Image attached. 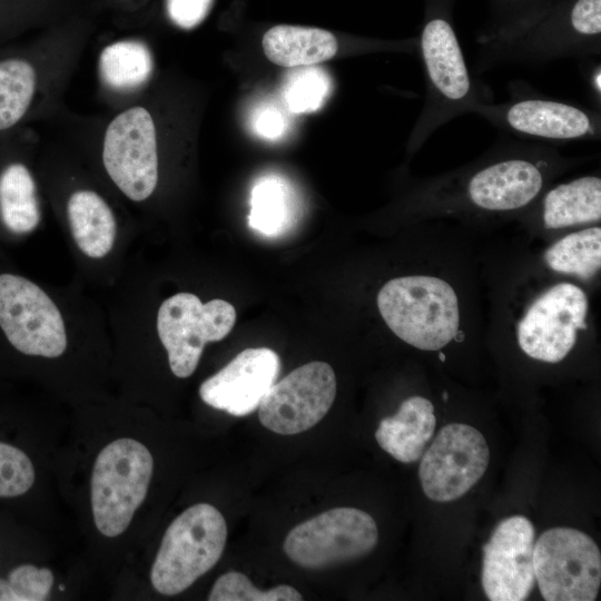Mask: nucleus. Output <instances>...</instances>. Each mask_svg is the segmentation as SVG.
<instances>
[{"mask_svg":"<svg viewBox=\"0 0 601 601\" xmlns=\"http://www.w3.org/2000/svg\"><path fill=\"white\" fill-rule=\"evenodd\" d=\"M377 307L398 338L422 351H439L459 333L457 296L452 286L439 277L393 278L380 289Z\"/></svg>","mask_w":601,"mask_h":601,"instance_id":"nucleus-1","label":"nucleus"},{"mask_svg":"<svg viewBox=\"0 0 601 601\" xmlns=\"http://www.w3.org/2000/svg\"><path fill=\"white\" fill-rule=\"evenodd\" d=\"M227 540L223 514L208 503L189 506L167 528L150 571L157 592L175 595L220 559Z\"/></svg>","mask_w":601,"mask_h":601,"instance_id":"nucleus-2","label":"nucleus"},{"mask_svg":"<svg viewBox=\"0 0 601 601\" xmlns=\"http://www.w3.org/2000/svg\"><path fill=\"white\" fill-rule=\"evenodd\" d=\"M152 470L149 450L134 439L115 440L100 451L91 475V509L101 534L126 531L147 495Z\"/></svg>","mask_w":601,"mask_h":601,"instance_id":"nucleus-3","label":"nucleus"},{"mask_svg":"<svg viewBox=\"0 0 601 601\" xmlns=\"http://www.w3.org/2000/svg\"><path fill=\"white\" fill-rule=\"evenodd\" d=\"M535 581L546 601H593L601 585V553L585 533L572 528L543 532L533 548Z\"/></svg>","mask_w":601,"mask_h":601,"instance_id":"nucleus-4","label":"nucleus"},{"mask_svg":"<svg viewBox=\"0 0 601 601\" xmlns=\"http://www.w3.org/2000/svg\"><path fill=\"white\" fill-rule=\"evenodd\" d=\"M235 322L236 309L224 299L203 303L198 296L186 292L165 299L157 314V332L174 375L190 376L205 345L225 338Z\"/></svg>","mask_w":601,"mask_h":601,"instance_id":"nucleus-5","label":"nucleus"},{"mask_svg":"<svg viewBox=\"0 0 601 601\" xmlns=\"http://www.w3.org/2000/svg\"><path fill=\"white\" fill-rule=\"evenodd\" d=\"M374 519L355 508H335L298 525L284 541L286 555L305 569H324L359 559L376 545Z\"/></svg>","mask_w":601,"mask_h":601,"instance_id":"nucleus-6","label":"nucleus"},{"mask_svg":"<svg viewBox=\"0 0 601 601\" xmlns=\"http://www.w3.org/2000/svg\"><path fill=\"white\" fill-rule=\"evenodd\" d=\"M0 329L8 343L27 356L58 357L67 347L60 311L36 283L0 274Z\"/></svg>","mask_w":601,"mask_h":601,"instance_id":"nucleus-7","label":"nucleus"},{"mask_svg":"<svg viewBox=\"0 0 601 601\" xmlns=\"http://www.w3.org/2000/svg\"><path fill=\"white\" fill-rule=\"evenodd\" d=\"M418 476L425 495L436 502L463 496L484 475L490 450L475 427L452 423L442 427L422 454Z\"/></svg>","mask_w":601,"mask_h":601,"instance_id":"nucleus-8","label":"nucleus"},{"mask_svg":"<svg viewBox=\"0 0 601 601\" xmlns=\"http://www.w3.org/2000/svg\"><path fill=\"white\" fill-rule=\"evenodd\" d=\"M102 160L109 177L128 198L141 201L152 194L158 180V155L148 110L132 107L110 121Z\"/></svg>","mask_w":601,"mask_h":601,"instance_id":"nucleus-9","label":"nucleus"},{"mask_svg":"<svg viewBox=\"0 0 601 601\" xmlns=\"http://www.w3.org/2000/svg\"><path fill=\"white\" fill-rule=\"evenodd\" d=\"M336 387V376L328 363H306L274 383L257 408L258 418L264 427L277 434L302 433L327 414Z\"/></svg>","mask_w":601,"mask_h":601,"instance_id":"nucleus-10","label":"nucleus"},{"mask_svg":"<svg viewBox=\"0 0 601 601\" xmlns=\"http://www.w3.org/2000/svg\"><path fill=\"white\" fill-rule=\"evenodd\" d=\"M588 297L577 285L560 283L528 308L518 324V342L530 357L561 362L573 348L578 331L587 328Z\"/></svg>","mask_w":601,"mask_h":601,"instance_id":"nucleus-11","label":"nucleus"},{"mask_svg":"<svg viewBox=\"0 0 601 601\" xmlns=\"http://www.w3.org/2000/svg\"><path fill=\"white\" fill-rule=\"evenodd\" d=\"M535 530L522 515L502 520L483 546L481 581L491 601L528 599L535 583Z\"/></svg>","mask_w":601,"mask_h":601,"instance_id":"nucleus-12","label":"nucleus"},{"mask_svg":"<svg viewBox=\"0 0 601 601\" xmlns=\"http://www.w3.org/2000/svg\"><path fill=\"white\" fill-rule=\"evenodd\" d=\"M279 371L280 359L275 351L268 347L246 348L201 383L199 396L216 410L245 416L258 408Z\"/></svg>","mask_w":601,"mask_h":601,"instance_id":"nucleus-13","label":"nucleus"},{"mask_svg":"<svg viewBox=\"0 0 601 601\" xmlns=\"http://www.w3.org/2000/svg\"><path fill=\"white\" fill-rule=\"evenodd\" d=\"M543 174L539 164L511 158L489 165L474 174L467 185L470 200L477 207L505 211L524 207L541 191Z\"/></svg>","mask_w":601,"mask_h":601,"instance_id":"nucleus-14","label":"nucleus"},{"mask_svg":"<svg viewBox=\"0 0 601 601\" xmlns=\"http://www.w3.org/2000/svg\"><path fill=\"white\" fill-rule=\"evenodd\" d=\"M421 50L436 97L450 105L464 102L471 96L472 82L451 24L443 19L428 21L422 32Z\"/></svg>","mask_w":601,"mask_h":601,"instance_id":"nucleus-15","label":"nucleus"},{"mask_svg":"<svg viewBox=\"0 0 601 601\" xmlns=\"http://www.w3.org/2000/svg\"><path fill=\"white\" fill-rule=\"evenodd\" d=\"M502 118L512 130L544 139H581L598 131L595 118L585 110L553 100H519L506 107Z\"/></svg>","mask_w":601,"mask_h":601,"instance_id":"nucleus-16","label":"nucleus"},{"mask_svg":"<svg viewBox=\"0 0 601 601\" xmlns=\"http://www.w3.org/2000/svg\"><path fill=\"white\" fill-rule=\"evenodd\" d=\"M436 425L433 404L425 397L411 396L395 415L380 422L375 432L378 445L402 463L421 459Z\"/></svg>","mask_w":601,"mask_h":601,"instance_id":"nucleus-17","label":"nucleus"},{"mask_svg":"<svg viewBox=\"0 0 601 601\" xmlns=\"http://www.w3.org/2000/svg\"><path fill=\"white\" fill-rule=\"evenodd\" d=\"M266 57L283 67H305L331 59L337 40L327 30L296 26H276L263 38Z\"/></svg>","mask_w":601,"mask_h":601,"instance_id":"nucleus-18","label":"nucleus"},{"mask_svg":"<svg viewBox=\"0 0 601 601\" xmlns=\"http://www.w3.org/2000/svg\"><path fill=\"white\" fill-rule=\"evenodd\" d=\"M71 234L80 250L101 258L112 248L117 233L115 216L108 204L95 191L73 193L67 205Z\"/></svg>","mask_w":601,"mask_h":601,"instance_id":"nucleus-19","label":"nucleus"},{"mask_svg":"<svg viewBox=\"0 0 601 601\" xmlns=\"http://www.w3.org/2000/svg\"><path fill=\"white\" fill-rule=\"evenodd\" d=\"M601 179L584 176L551 189L543 200V224L548 229L599 221Z\"/></svg>","mask_w":601,"mask_h":601,"instance_id":"nucleus-20","label":"nucleus"},{"mask_svg":"<svg viewBox=\"0 0 601 601\" xmlns=\"http://www.w3.org/2000/svg\"><path fill=\"white\" fill-rule=\"evenodd\" d=\"M0 220L14 235L29 234L39 225L36 184L22 162H10L0 171Z\"/></svg>","mask_w":601,"mask_h":601,"instance_id":"nucleus-21","label":"nucleus"},{"mask_svg":"<svg viewBox=\"0 0 601 601\" xmlns=\"http://www.w3.org/2000/svg\"><path fill=\"white\" fill-rule=\"evenodd\" d=\"M544 262L554 272L592 278L601 267V228L591 227L571 233L544 253Z\"/></svg>","mask_w":601,"mask_h":601,"instance_id":"nucleus-22","label":"nucleus"},{"mask_svg":"<svg viewBox=\"0 0 601 601\" xmlns=\"http://www.w3.org/2000/svg\"><path fill=\"white\" fill-rule=\"evenodd\" d=\"M101 78L111 88L129 90L142 85L152 70L148 48L132 40L107 46L99 59Z\"/></svg>","mask_w":601,"mask_h":601,"instance_id":"nucleus-23","label":"nucleus"},{"mask_svg":"<svg viewBox=\"0 0 601 601\" xmlns=\"http://www.w3.org/2000/svg\"><path fill=\"white\" fill-rule=\"evenodd\" d=\"M290 216V195L285 184L276 177H263L250 195L249 226L263 235L283 231Z\"/></svg>","mask_w":601,"mask_h":601,"instance_id":"nucleus-24","label":"nucleus"},{"mask_svg":"<svg viewBox=\"0 0 601 601\" xmlns=\"http://www.w3.org/2000/svg\"><path fill=\"white\" fill-rule=\"evenodd\" d=\"M329 89L331 81L324 70L305 66L288 75L283 98L288 110L295 114L314 112L325 102Z\"/></svg>","mask_w":601,"mask_h":601,"instance_id":"nucleus-25","label":"nucleus"},{"mask_svg":"<svg viewBox=\"0 0 601 601\" xmlns=\"http://www.w3.org/2000/svg\"><path fill=\"white\" fill-rule=\"evenodd\" d=\"M210 601H298L302 594L290 585H277L260 590L239 572L229 571L220 575L208 595Z\"/></svg>","mask_w":601,"mask_h":601,"instance_id":"nucleus-26","label":"nucleus"},{"mask_svg":"<svg viewBox=\"0 0 601 601\" xmlns=\"http://www.w3.org/2000/svg\"><path fill=\"white\" fill-rule=\"evenodd\" d=\"M53 584V574L47 568L30 563L13 566L0 577V601H43Z\"/></svg>","mask_w":601,"mask_h":601,"instance_id":"nucleus-27","label":"nucleus"},{"mask_svg":"<svg viewBox=\"0 0 601 601\" xmlns=\"http://www.w3.org/2000/svg\"><path fill=\"white\" fill-rule=\"evenodd\" d=\"M214 0H167L170 20L180 28L191 29L208 14Z\"/></svg>","mask_w":601,"mask_h":601,"instance_id":"nucleus-28","label":"nucleus"},{"mask_svg":"<svg viewBox=\"0 0 601 601\" xmlns=\"http://www.w3.org/2000/svg\"><path fill=\"white\" fill-rule=\"evenodd\" d=\"M571 26L582 36H597L601 31V0H578L570 14Z\"/></svg>","mask_w":601,"mask_h":601,"instance_id":"nucleus-29","label":"nucleus"},{"mask_svg":"<svg viewBox=\"0 0 601 601\" xmlns=\"http://www.w3.org/2000/svg\"><path fill=\"white\" fill-rule=\"evenodd\" d=\"M255 132L268 140L278 139L286 129L284 114L273 105L257 108L252 118Z\"/></svg>","mask_w":601,"mask_h":601,"instance_id":"nucleus-30","label":"nucleus"},{"mask_svg":"<svg viewBox=\"0 0 601 601\" xmlns=\"http://www.w3.org/2000/svg\"><path fill=\"white\" fill-rule=\"evenodd\" d=\"M594 85H595V88L598 86V91L600 92V71L598 70V73H595L594 76Z\"/></svg>","mask_w":601,"mask_h":601,"instance_id":"nucleus-31","label":"nucleus"},{"mask_svg":"<svg viewBox=\"0 0 601 601\" xmlns=\"http://www.w3.org/2000/svg\"><path fill=\"white\" fill-rule=\"evenodd\" d=\"M443 400L446 401L447 400V393H443Z\"/></svg>","mask_w":601,"mask_h":601,"instance_id":"nucleus-32","label":"nucleus"},{"mask_svg":"<svg viewBox=\"0 0 601 601\" xmlns=\"http://www.w3.org/2000/svg\"><path fill=\"white\" fill-rule=\"evenodd\" d=\"M440 358H441V361H444V359H445L443 353H440Z\"/></svg>","mask_w":601,"mask_h":601,"instance_id":"nucleus-33","label":"nucleus"}]
</instances>
